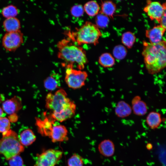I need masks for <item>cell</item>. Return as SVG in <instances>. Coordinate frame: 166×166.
Wrapping results in <instances>:
<instances>
[{"instance_id":"d6986e66","label":"cell","mask_w":166,"mask_h":166,"mask_svg":"<svg viewBox=\"0 0 166 166\" xmlns=\"http://www.w3.org/2000/svg\"><path fill=\"white\" fill-rule=\"evenodd\" d=\"M116 5L113 2L107 1L102 2L101 13L107 16L113 17L116 10Z\"/></svg>"},{"instance_id":"44dd1931","label":"cell","mask_w":166,"mask_h":166,"mask_svg":"<svg viewBox=\"0 0 166 166\" xmlns=\"http://www.w3.org/2000/svg\"><path fill=\"white\" fill-rule=\"evenodd\" d=\"M98 62L102 66L105 68L112 67L115 63V60L110 53H105L102 54L99 57Z\"/></svg>"},{"instance_id":"ffe728a7","label":"cell","mask_w":166,"mask_h":166,"mask_svg":"<svg viewBox=\"0 0 166 166\" xmlns=\"http://www.w3.org/2000/svg\"><path fill=\"white\" fill-rule=\"evenodd\" d=\"M83 8L87 14L91 16L97 15L100 10L99 6L95 1L87 2L84 5Z\"/></svg>"},{"instance_id":"ba28073f","label":"cell","mask_w":166,"mask_h":166,"mask_svg":"<svg viewBox=\"0 0 166 166\" xmlns=\"http://www.w3.org/2000/svg\"><path fill=\"white\" fill-rule=\"evenodd\" d=\"M63 152L61 150L50 149L39 155L34 166H55L61 158Z\"/></svg>"},{"instance_id":"f546056e","label":"cell","mask_w":166,"mask_h":166,"mask_svg":"<svg viewBox=\"0 0 166 166\" xmlns=\"http://www.w3.org/2000/svg\"><path fill=\"white\" fill-rule=\"evenodd\" d=\"M117 108V114L119 115V117H120L122 110H124L128 114H129L130 112V109L129 107L125 103H120L118 104Z\"/></svg>"},{"instance_id":"603a6c76","label":"cell","mask_w":166,"mask_h":166,"mask_svg":"<svg viewBox=\"0 0 166 166\" xmlns=\"http://www.w3.org/2000/svg\"><path fill=\"white\" fill-rule=\"evenodd\" d=\"M133 110L137 115H142L144 114L147 111L146 104L142 101H136L133 106Z\"/></svg>"},{"instance_id":"4fadbf2b","label":"cell","mask_w":166,"mask_h":166,"mask_svg":"<svg viewBox=\"0 0 166 166\" xmlns=\"http://www.w3.org/2000/svg\"><path fill=\"white\" fill-rule=\"evenodd\" d=\"M98 150L100 153L103 156L106 157H111L115 152V145L112 140L105 139L99 144Z\"/></svg>"},{"instance_id":"7a4b0ae2","label":"cell","mask_w":166,"mask_h":166,"mask_svg":"<svg viewBox=\"0 0 166 166\" xmlns=\"http://www.w3.org/2000/svg\"><path fill=\"white\" fill-rule=\"evenodd\" d=\"M143 45L142 54L147 71L151 74L161 71L166 64L165 41L157 43L144 42Z\"/></svg>"},{"instance_id":"4dcf8cb0","label":"cell","mask_w":166,"mask_h":166,"mask_svg":"<svg viewBox=\"0 0 166 166\" xmlns=\"http://www.w3.org/2000/svg\"><path fill=\"white\" fill-rule=\"evenodd\" d=\"M160 25L163 28L166 29V12H165L161 17L159 23Z\"/></svg>"},{"instance_id":"3957f363","label":"cell","mask_w":166,"mask_h":166,"mask_svg":"<svg viewBox=\"0 0 166 166\" xmlns=\"http://www.w3.org/2000/svg\"><path fill=\"white\" fill-rule=\"evenodd\" d=\"M58 57L65 62L66 68L75 66L78 69H83L88 62L85 52L81 47L63 39L58 42Z\"/></svg>"},{"instance_id":"8fae6325","label":"cell","mask_w":166,"mask_h":166,"mask_svg":"<svg viewBox=\"0 0 166 166\" xmlns=\"http://www.w3.org/2000/svg\"><path fill=\"white\" fill-rule=\"evenodd\" d=\"M165 30L166 29L161 25H157L151 29L146 30L145 35L149 39V42L157 43L162 41Z\"/></svg>"},{"instance_id":"8992f818","label":"cell","mask_w":166,"mask_h":166,"mask_svg":"<svg viewBox=\"0 0 166 166\" xmlns=\"http://www.w3.org/2000/svg\"><path fill=\"white\" fill-rule=\"evenodd\" d=\"M88 76L85 71L68 67L65 71V81L69 88L77 89L85 85Z\"/></svg>"},{"instance_id":"cb8c5ba5","label":"cell","mask_w":166,"mask_h":166,"mask_svg":"<svg viewBox=\"0 0 166 166\" xmlns=\"http://www.w3.org/2000/svg\"><path fill=\"white\" fill-rule=\"evenodd\" d=\"M68 166H83V161L82 157L75 154L72 156L68 160Z\"/></svg>"},{"instance_id":"7402d4cb","label":"cell","mask_w":166,"mask_h":166,"mask_svg":"<svg viewBox=\"0 0 166 166\" xmlns=\"http://www.w3.org/2000/svg\"><path fill=\"white\" fill-rule=\"evenodd\" d=\"M136 40L135 35L132 32H127L123 34L122 36V42L128 48H131Z\"/></svg>"},{"instance_id":"5bb4252c","label":"cell","mask_w":166,"mask_h":166,"mask_svg":"<svg viewBox=\"0 0 166 166\" xmlns=\"http://www.w3.org/2000/svg\"><path fill=\"white\" fill-rule=\"evenodd\" d=\"M18 136L19 141L23 146H27L32 144L36 140V136L29 128H26L22 131Z\"/></svg>"},{"instance_id":"9c48e42d","label":"cell","mask_w":166,"mask_h":166,"mask_svg":"<svg viewBox=\"0 0 166 166\" xmlns=\"http://www.w3.org/2000/svg\"><path fill=\"white\" fill-rule=\"evenodd\" d=\"M144 11L151 20H155L159 23L161 17L166 12V4H161L157 1H147Z\"/></svg>"},{"instance_id":"ac0fdd59","label":"cell","mask_w":166,"mask_h":166,"mask_svg":"<svg viewBox=\"0 0 166 166\" xmlns=\"http://www.w3.org/2000/svg\"><path fill=\"white\" fill-rule=\"evenodd\" d=\"M19 12L18 8L13 4L8 5L3 7L1 11L2 16L5 19L16 17Z\"/></svg>"},{"instance_id":"6da1fadb","label":"cell","mask_w":166,"mask_h":166,"mask_svg":"<svg viewBox=\"0 0 166 166\" xmlns=\"http://www.w3.org/2000/svg\"><path fill=\"white\" fill-rule=\"evenodd\" d=\"M45 107L51 112L50 117L55 121L60 122L72 117L74 115L76 109L75 104L68 97L66 92L62 89L47 94Z\"/></svg>"},{"instance_id":"52a82bcc","label":"cell","mask_w":166,"mask_h":166,"mask_svg":"<svg viewBox=\"0 0 166 166\" xmlns=\"http://www.w3.org/2000/svg\"><path fill=\"white\" fill-rule=\"evenodd\" d=\"M24 40V34L21 30L6 33L2 38V45L6 51L14 52L21 47Z\"/></svg>"},{"instance_id":"f1b7e54d","label":"cell","mask_w":166,"mask_h":166,"mask_svg":"<svg viewBox=\"0 0 166 166\" xmlns=\"http://www.w3.org/2000/svg\"><path fill=\"white\" fill-rule=\"evenodd\" d=\"M9 160V164L10 166H23L22 159L18 155L13 156Z\"/></svg>"},{"instance_id":"9a60e30c","label":"cell","mask_w":166,"mask_h":166,"mask_svg":"<svg viewBox=\"0 0 166 166\" xmlns=\"http://www.w3.org/2000/svg\"><path fill=\"white\" fill-rule=\"evenodd\" d=\"M2 26L6 33L20 30L21 27V22L17 17L5 19L3 22Z\"/></svg>"},{"instance_id":"5b68a950","label":"cell","mask_w":166,"mask_h":166,"mask_svg":"<svg viewBox=\"0 0 166 166\" xmlns=\"http://www.w3.org/2000/svg\"><path fill=\"white\" fill-rule=\"evenodd\" d=\"M2 135L0 139V154H2L6 159L9 160L23 152L24 147L14 131L10 129Z\"/></svg>"},{"instance_id":"7c38bea8","label":"cell","mask_w":166,"mask_h":166,"mask_svg":"<svg viewBox=\"0 0 166 166\" xmlns=\"http://www.w3.org/2000/svg\"><path fill=\"white\" fill-rule=\"evenodd\" d=\"M21 99L15 96L5 101L2 104V108L5 113L12 114L17 112L22 108Z\"/></svg>"},{"instance_id":"1f68e13d","label":"cell","mask_w":166,"mask_h":166,"mask_svg":"<svg viewBox=\"0 0 166 166\" xmlns=\"http://www.w3.org/2000/svg\"><path fill=\"white\" fill-rule=\"evenodd\" d=\"M4 111L2 108L0 107V118L4 117Z\"/></svg>"},{"instance_id":"d4e9b609","label":"cell","mask_w":166,"mask_h":166,"mask_svg":"<svg viewBox=\"0 0 166 166\" xmlns=\"http://www.w3.org/2000/svg\"><path fill=\"white\" fill-rule=\"evenodd\" d=\"M10 124L8 119L4 117L0 118V133L2 134L10 130Z\"/></svg>"},{"instance_id":"4316f807","label":"cell","mask_w":166,"mask_h":166,"mask_svg":"<svg viewBox=\"0 0 166 166\" xmlns=\"http://www.w3.org/2000/svg\"><path fill=\"white\" fill-rule=\"evenodd\" d=\"M84 10L83 6L81 5L78 4L73 6L71 9L70 12L73 16L78 17L83 14Z\"/></svg>"},{"instance_id":"2e32d148","label":"cell","mask_w":166,"mask_h":166,"mask_svg":"<svg viewBox=\"0 0 166 166\" xmlns=\"http://www.w3.org/2000/svg\"><path fill=\"white\" fill-rule=\"evenodd\" d=\"M146 122L148 127L152 129L158 128L160 125L162 120L161 114L158 112L152 111L146 117Z\"/></svg>"},{"instance_id":"30bf717a","label":"cell","mask_w":166,"mask_h":166,"mask_svg":"<svg viewBox=\"0 0 166 166\" xmlns=\"http://www.w3.org/2000/svg\"><path fill=\"white\" fill-rule=\"evenodd\" d=\"M68 130L64 125L54 123L52 126L49 136L52 142H62L68 139Z\"/></svg>"},{"instance_id":"484cf974","label":"cell","mask_w":166,"mask_h":166,"mask_svg":"<svg viewBox=\"0 0 166 166\" xmlns=\"http://www.w3.org/2000/svg\"><path fill=\"white\" fill-rule=\"evenodd\" d=\"M113 53L115 57L118 59L123 58L126 54V50L123 46L118 45L114 49Z\"/></svg>"},{"instance_id":"83f0119b","label":"cell","mask_w":166,"mask_h":166,"mask_svg":"<svg viewBox=\"0 0 166 166\" xmlns=\"http://www.w3.org/2000/svg\"><path fill=\"white\" fill-rule=\"evenodd\" d=\"M107 16L102 13L97 15L96 22V25L98 27H104L106 26L108 23V19Z\"/></svg>"},{"instance_id":"277c9868","label":"cell","mask_w":166,"mask_h":166,"mask_svg":"<svg viewBox=\"0 0 166 166\" xmlns=\"http://www.w3.org/2000/svg\"><path fill=\"white\" fill-rule=\"evenodd\" d=\"M70 37L78 45L83 44H96L102 34L98 27L91 22L87 21Z\"/></svg>"},{"instance_id":"e0dca14e","label":"cell","mask_w":166,"mask_h":166,"mask_svg":"<svg viewBox=\"0 0 166 166\" xmlns=\"http://www.w3.org/2000/svg\"><path fill=\"white\" fill-rule=\"evenodd\" d=\"M60 81L59 76L57 74H53L47 77L44 81L45 88L50 91L54 90L59 88Z\"/></svg>"}]
</instances>
